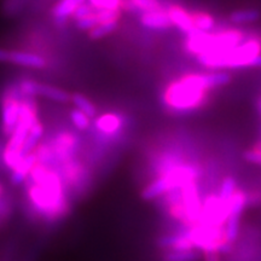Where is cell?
Returning a JSON list of instances; mask_svg holds the SVG:
<instances>
[{"mask_svg":"<svg viewBox=\"0 0 261 261\" xmlns=\"http://www.w3.org/2000/svg\"><path fill=\"white\" fill-rule=\"evenodd\" d=\"M230 81L231 75L225 71L185 75L166 89L165 103L177 113L192 112L204 106L212 89L225 86Z\"/></svg>","mask_w":261,"mask_h":261,"instance_id":"obj_1","label":"cell"},{"mask_svg":"<svg viewBox=\"0 0 261 261\" xmlns=\"http://www.w3.org/2000/svg\"><path fill=\"white\" fill-rule=\"evenodd\" d=\"M31 179L28 197L35 212L48 221L64 217L68 212V200L57 172L37 163L31 172Z\"/></svg>","mask_w":261,"mask_h":261,"instance_id":"obj_2","label":"cell"},{"mask_svg":"<svg viewBox=\"0 0 261 261\" xmlns=\"http://www.w3.org/2000/svg\"><path fill=\"white\" fill-rule=\"evenodd\" d=\"M261 55V39H249L228 50L210 51L197 56V61L208 69H241L254 68L257 56Z\"/></svg>","mask_w":261,"mask_h":261,"instance_id":"obj_3","label":"cell"},{"mask_svg":"<svg viewBox=\"0 0 261 261\" xmlns=\"http://www.w3.org/2000/svg\"><path fill=\"white\" fill-rule=\"evenodd\" d=\"M31 127L32 125H29L25 121H22V120H19L17 126H16L4 151V161L9 168L14 169L24 158L23 146Z\"/></svg>","mask_w":261,"mask_h":261,"instance_id":"obj_4","label":"cell"},{"mask_svg":"<svg viewBox=\"0 0 261 261\" xmlns=\"http://www.w3.org/2000/svg\"><path fill=\"white\" fill-rule=\"evenodd\" d=\"M248 203L246 192L237 190L231 200L230 214L226 220V226H225V236L228 243L232 244L237 240L238 232H240V219L243 213L244 207Z\"/></svg>","mask_w":261,"mask_h":261,"instance_id":"obj_5","label":"cell"},{"mask_svg":"<svg viewBox=\"0 0 261 261\" xmlns=\"http://www.w3.org/2000/svg\"><path fill=\"white\" fill-rule=\"evenodd\" d=\"M182 204H184L185 212H187V217L189 220V227L195 226V225L200 224L201 214H202V205L203 203L201 202L200 194H198L197 185L196 181L188 182L180 189Z\"/></svg>","mask_w":261,"mask_h":261,"instance_id":"obj_6","label":"cell"},{"mask_svg":"<svg viewBox=\"0 0 261 261\" xmlns=\"http://www.w3.org/2000/svg\"><path fill=\"white\" fill-rule=\"evenodd\" d=\"M19 108H21V103H18L15 98L9 97L5 99L4 108H3V122H4L5 132L10 136L14 133L18 123Z\"/></svg>","mask_w":261,"mask_h":261,"instance_id":"obj_7","label":"cell"},{"mask_svg":"<svg viewBox=\"0 0 261 261\" xmlns=\"http://www.w3.org/2000/svg\"><path fill=\"white\" fill-rule=\"evenodd\" d=\"M159 246L169 250H191L195 249L194 242L188 233L167 234L159 240Z\"/></svg>","mask_w":261,"mask_h":261,"instance_id":"obj_8","label":"cell"},{"mask_svg":"<svg viewBox=\"0 0 261 261\" xmlns=\"http://www.w3.org/2000/svg\"><path fill=\"white\" fill-rule=\"evenodd\" d=\"M167 12L169 15V18H171L172 24H174L181 32L189 34V33L194 32L196 29L194 19H192V15L188 14L185 10L179 8V6H171Z\"/></svg>","mask_w":261,"mask_h":261,"instance_id":"obj_9","label":"cell"},{"mask_svg":"<svg viewBox=\"0 0 261 261\" xmlns=\"http://www.w3.org/2000/svg\"><path fill=\"white\" fill-rule=\"evenodd\" d=\"M171 191H173L171 182L168 181L166 175H161L142 191V198L145 201H152Z\"/></svg>","mask_w":261,"mask_h":261,"instance_id":"obj_10","label":"cell"},{"mask_svg":"<svg viewBox=\"0 0 261 261\" xmlns=\"http://www.w3.org/2000/svg\"><path fill=\"white\" fill-rule=\"evenodd\" d=\"M140 21L146 28L151 29H167L172 25L168 12H166L162 9L156 10V11L144 12Z\"/></svg>","mask_w":261,"mask_h":261,"instance_id":"obj_11","label":"cell"},{"mask_svg":"<svg viewBox=\"0 0 261 261\" xmlns=\"http://www.w3.org/2000/svg\"><path fill=\"white\" fill-rule=\"evenodd\" d=\"M38 163V159L35 154H28L22 159V161L18 163L16 167L12 169V175H11V181L15 185L22 184L25 180V178L28 177V174H31L33 167Z\"/></svg>","mask_w":261,"mask_h":261,"instance_id":"obj_12","label":"cell"},{"mask_svg":"<svg viewBox=\"0 0 261 261\" xmlns=\"http://www.w3.org/2000/svg\"><path fill=\"white\" fill-rule=\"evenodd\" d=\"M10 62L12 63L23 65V67L31 68H44L46 62L40 56L34 54H29V52H17L12 51L10 52Z\"/></svg>","mask_w":261,"mask_h":261,"instance_id":"obj_13","label":"cell"},{"mask_svg":"<svg viewBox=\"0 0 261 261\" xmlns=\"http://www.w3.org/2000/svg\"><path fill=\"white\" fill-rule=\"evenodd\" d=\"M75 140L70 135H62L58 137L56 145H55V152L61 161H67L70 158L75 150Z\"/></svg>","mask_w":261,"mask_h":261,"instance_id":"obj_14","label":"cell"},{"mask_svg":"<svg viewBox=\"0 0 261 261\" xmlns=\"http://www.w3.org/2000/svg\"><path fill=\"white\" fill-rule=\"evenodd\" d=\"M122 121L119 116L115 114H106L102 115L97 120L96 126L100 132L106 133V135H114L117 130L121 128Z\"/></svg>","mask_w":261,"mask_h":261,"instance_id":"obj_15","label":"cell"},{"mask_svg":"<svg viewBox=\"0 0 261 261\" xmlns=\"http://www.w3.org/2000/svg\"><path fill=\"white\" fill-rule=\"evenodd\" d=\"M84 4V0H61L58 4L55 6L54 15L58 21H63L69 15H74L76 9Z\"/></svg>","mask_w":261,"mask_h":261,"instance_id":"obj_16","label":"cell"},{"mask_svg":"<svg viewBox=\"0 0 261 261\" xmlns=\"http://www.w3.org/2000/svg\"><path fill=\"white\" fill-rule=\"evenodd\" d=\"M260 18V12L256 9L237 10L230 15V21L234 24H248L256 22Z\"/></svg>","mask_w":261,"mask_h":261,"instance_id":"obj_17","label":"cell"},{"mask_svg":"<svg viewBox=\"0 0 261 261\" xmlns=\"http://www.w3.org/2000/svg\"><path fill=\"white\" fill-rule=\"evenodd\" d=\"M200 253L195 249L191 250H168L165 253L162 261H198Z\"/></svg>","mask_w":261,"mask_h":261,"instance_id":"obj_18","label":"cell"},{"mask_svg":"<svg viewBox=\"0 0 261 261\" xmlns=\"http://www.w3.org/2000/svg\"><path fill=\"white\" fill-rule=\"evenodd\" d=\"M195 28L203 33H211L215 28V19L213 16L205 14V12H195L192 15Z\"/></svg>","mask_w":261,"mask_h":261,"instance_id":"obj_19","label":"cell"},{"mask_svg":"<svg viewBox=\"0 0 261 261\" xmlns=\"http://www.w3.org/2000/svg\"><path fill=\"white\" fill-rule=\"evenodd\" d=\"M42 133H44V127H42V125L39 121L37 123H34V125L31 127L27 139H25L24 146H23V155L24 156L31 154L32 149L37 145L39 139L41 138Z\"/></svg>","mask_w":261,"mask_h":261,"instance_id":"obj_20","label":"cell"},{"mask_svg":"<svg viewBox=\"0 0 261 261\" xmlns=\"http://www.w3.org/2000/svg\"><path fill=\"white\" fill-rule=\"evenodd\" d=\"M237 191V181L233 177H226L223 179V182H221L220 191H219V198L221 202L224 203H227L232 200L233 195L236 194Z\"/></svg>","mask_w":261,"mask_h":261,"instance_id":"obj_21","label":"cell"},{"mask_svg":"<svg viewBox=\"0 0 261 261\" xmlns=\"http://www.w3.org/2000/svg\"><path fill=\"white\" fill-rule=\"evenodd\" d=\"M39 94L45 96L46 98H50L52 100H56V102L65 103L70 99V96L67 92H64L63 90L56 89L54 86H48V85H42L40 84V91Z\"/></svg>","mask_w":261,"mask_h":261,"instance_id":"obj_22","label":"cell"},{"mask_svg":"<svg viewBox=\"0 0 261 261\" xmlns=\"http://www.w3.org/2000/svg\"><path fill=\"white\" fill-rule=\"evenodd\" d=\"M64 174L65 179H67V181H69L70 185L77 187V182L83 180L85 172L76 163H69V165L67 163L64 167Z\"/></svg>","mask_w":261,"mask_h":261,"instance_id":"obj_23","label":"cell"},{"mask_svg":"<svg viewBox=\"0 0 261 261\" xmlns=\"http://www.w3.org/2000/svg\"><path fill=\"white\" fill-rule=\"evenodd\" d=\"M71 99H73V103L75 106L77 107V109L84 114H86L89 117H93L96 115V107H94L86 97L83 96V94L75 93L73 94V97H71Z\"/></svg>","mask_w":261,"mask_h":261,"instance_id":"obj_24","label":"cell"},{"mask_svg":"<svg viewBox=\"0 0 261 261\" xmlns=\"http://www.w3.org/2000/svg\"><path fill=\"white\" fill-rule=\"evenodd\" d=\"M127 6L129 9L142 10L144 12L156 11L161 9L159 0H127Z\"/></svg>","mask_w":261,"mask_h":261,"instance_id":"obj_25","label":"cell"},{"mask_svg":"<svg viewBox=\"0 0 261 261\" xmlns=\"http://www.w3.org/2000/svg\"><path fill=\"white\" fill-rule=\"evenodd\" d=\"M117 28V22H107V23H99L97 24L93 29H91V38L93 39H99L102 37L113 33Z\"/></svg>","mask_w":261,"mask_h":261,"instance_id":"obj_26","label":"cell"},{"mask_svg":"<svg viewBox=\"0 0 261 261\" xmlns=\"http://www.w3.org/2000/svg\"><path fill=\"white\" fill-rule=\"evenodd\" d=\"M90 5L98 11L99 10H119L122 5V0H90Z\"/></svg>","mask_w":261,"mask_h":261,"instance_id":"obj_27","label":"cell"},{"mask_svg":"<svg viewBox=\"0 0 261 261\" xmlns=\"http://www.w3.org/2000/svg\"><path fill=\"white\" fill-rule=\"evenodd\" d=\"M70 117H71V121L74 122V125L79 129H86L90 125L89 116H87L86 114H84L83 112H80L79 109L73 110V112L70 113Z\"/></svg>","mask_w":261,"mask_h":261,"instance_id":"obj_28","label":"cell"},{"mask_svg":"<svg viewBox=\"0 0 261 261\" xmlns=\"http://www.w3.org/2000/svg\"><path fill=\"white\" fill-rule=\"evenodd\" d=\"M19 89L25 96H38L40 91V84L33 80H23L19 84Z\"/></svg>","mask_w":261,"mask_h":261,"instance_id":"obj_29","label":"cell"},{"mask_svg":"<svg viewBox=\"0 0 261 261\" xmlns=\"http://www.w3.org/2000/svg\"><path fill=\"white\" fill-rule=\"evenodd\" d=\"M98 23H107V22H115L119 18V10H99L96 12Z\"/></svg>","mask_w":261,"mask_h":261,"instance_id":"obj_30","label":"cell"},{"mask_svg":"<svg viewBox=\"0 0 261 261\" xmlns=\"http://www.w3.org/2000/svg\"><path fill=\"white\" fill-rule=\"evenodd\" d=\"M97 24H99V23H98V19L94 14L91 16H87V17L77 19V22H76L77 28L84 29V31L85 29H93Z\"/></svg>","mask_w":261,"mask_h":261,"instance_id":"obj_31","label":"cell"},{"mask_svg":"<svg viewBox=\"0 0 261 261\" xmlns=\"http://www.w3.org/2000/svg\"><path fill=\"white\" fill-rule=\"evenodd\" d=\"M93 8L91 5H87V4H83L80 5L79 8L76 9V11L74 12V17L76 19H81L84 17H87V16H91L93 15Z\"/></svg>","mask_w":261,"mask_h":261,"instance_id":"obj_32","label":"cell"},{"mask_svg":"<svg viewBox=\"0 0 261 261\" xmlns=\"http://www.w3.org/2000/svg\"><path fill=\"white\" fill-rule=\"evenodd\" d=\"M204 261H221L220 259V252L218 250H208V252L203 253Z\"/></svg>","mask_w":261,"mask_h":261,"instance_id":"obj_33","label":"cell"},{"mask_svg":"<svg viewBox=\"0 0 261 261\" xmlns=\"http://www.w3.org/2000/svg\"><path fill=\"white\" fill-rule=\"evenodd\" d=\"M0 62H10V52L0 48Z\"/></svg>","mask_w":261,"mask_h":261,"instance_id":"obj_34","label":"cell"},{"mask_svg":"<svg viewBox=\"0 0 261 261\" xmlns=\"http://www.w3.org/2000/svg\"><path fill=\"white\" fill-rule=\"evenodd\" d=\"M254 68H261V55L256 57L255 63H254Z\"/></svg>","mask_w":261,"mask_h":261,"instance_id":"obj_35","label":"cell"},{"mask_svg":"<svg viewBox=\"0 0 261 261\" xmlns=\"http://www.w3.org/2000/svg\"><path fill=\"white\" fill-rule=\"evenodd\" d=\"M3 192H4V189H3V187L2 185H0V196L3 195Z\"/></svg>","mask_w":261,"mask_h":261,"instance_id":"obj_36","label":"cell"}]
</instances>
